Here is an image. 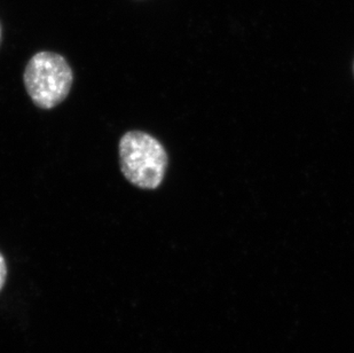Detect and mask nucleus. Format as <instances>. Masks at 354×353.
<instances>
[{"instance_id": "f257e3e1", "label": "nucleus", "mask_w": 354, "mask_h": 353, "mask_svg": "<svg viewBox=\"0 0 354 353\" xmlns=\"http://www.w3.org/2000/svg\"><path fill=\"white\" fill-rule=\"evenodd\" d=\"M120 171L134 186L156 190L163 181L167 154L163 145L142 131H129L118 145Z\"/></svg>"}, {"instance_id": "7ed1b4c3", "label": "nucleus", "mask_w": 354, "mask_h": 353, "mask_svg": "<svg viewBox=\"0 0 354 353\" xmlns=\"http://www.w3.org/2000/svg\"><path fill=\"white\" fill-rule=\"evenodd\" d=\"M7 278V265L3 258V253H0V291L3 289L6 282Z\"/></svg>"}, {"instance_id": "f03ea898", "label": "nucleus", "mask_w": 354, "mask_h": 353, "mask_svg": "<svg viewBox=\"0 0 354 353\" xmlns=\"http://www.w3.org/2000/svg\"><path fill=\"white\" fill-rule=\"evenodd\" d=\"M29 97L41 109H53L71 92L74 73L68 61L54 52H38L28 62L24 75Z\"/></svg>"}]
</instances>
